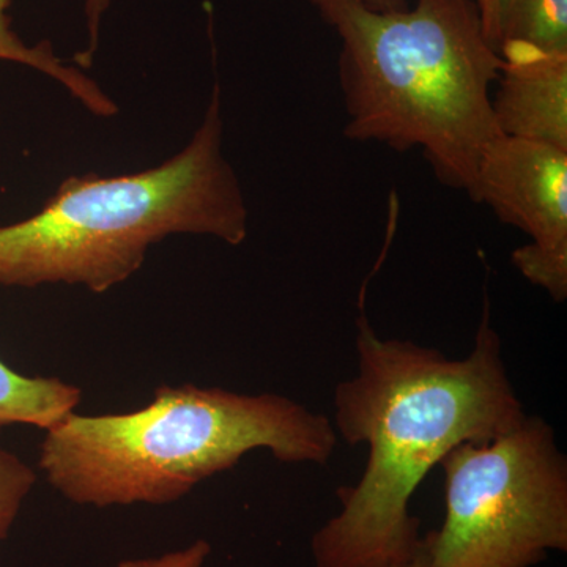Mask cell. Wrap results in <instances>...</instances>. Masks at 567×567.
<instances>
[{
  "mask_svg": "<svg viewBox=\"0 0 567 567\" xmlns=\"http://www.w3.org/2000/svg\"><path fill=\"white\" fill-rule=\"evenodd\" d=\"M358 369L334 391V431L369 447L360 483L312 536L316 567H391L423 546L410 499L429 470L462 443H486L527 417L506 374L488 301L465 360L357 322Z\"/></svg>",
  "mask_w": 567,
  "mask_h": 567,
  "instance_id": "obj_1",
  "label": "cell"
},
{
  "mask_svg": "<svg viewBox=\"0 0 567 567\" xmlns=\"http://www.w3.org/2000/svg\"><path fill=\"white\" fill-rule=\"evenodd\" d=\"M308 2L341 40L347 140L421 148L436 181L470 197L484 148L502 134L491 89L503 61L475 0H415L399 11Z\"/></svg>",
  "mask_w": 567,
  "mask_h": 567,
  "instance_id": "obj_2",
  "label": "cell"
},
{
  "mask_svg": "<svg viewBox=\"0 0 567 567\" xmlns=\"http://www.w3.org/2000/svg\"><path fill=\"white\" fill-rule=\"evenodd\" d=\"M336 445L327 416L282 395L164 385L136 412L71 413L47 431L39 468L74 505L162 506L233 470L249 451L323 465Z\"/></svg>",
  "mask_w": 567,
  "mask_h": 567,
  "instance_id": "obj_3",
  "label": "cell"
},
{
  "mask_svg": "<svg viewBox=\"0 0 567 567\" xmlns=\"http://www.w3.org/2000/svg\"><path fill=\"white\" fill-rule=\"evenodd\" d=\"M221 89L203 125L173 158L144 173L73 175L24 221L0 227V286H84L104 293L169 235L248 237V207L223 152Z\"/></svg>",
  "mask_w": 567,
  "mask_h": 567,
  "instance_id": "obj_4",
  "label": "cell"
},
{
  "mask_svg": "<svg viewBox=\"0 0 567 567\" xmlns=\"http://www.w3.org/2000/svg\"><path fill=\"white\" fill-rule=\"evenodd\" d=\"M445 520L423 537L432 567H532L567 550V462L539 416L442 458Z\"/></svg>",
  "mask_w": 567,
  "mask_h": 567,
  "instance_id": "obj_5",
  "label": "cell"
},
{
  "mask_svg": "<svg viewBox=\"0 0 567 567\" xmlns=\"http://www.w3.org/2000/svg\"><path fill=\"white\" fill-rule=\"evenodd\" d=\"M470 199L532 244L513 252L514 267L554 301L567 298V152L499 134L484 148Z\"/></svg>",
  "mask_w": 567,
  "mask_h": 567,
  "instance_id": "obj_6",
  "label": "cell"
},
{
  "mask_svg": "<svg viewBox=\"0 0 567 567\" xmlns=\"http://www.w3.org/2000/svg\"><path fill=\"white\" fill-rule=\"evenodd\" d=\"M492 111L499 133L567 152V54L503 43Z\"/></svg>",
  "mask_w": 567,
  "mask_h": 567,
  "instance_id": "obj_7",
  "label": "cell"
},
{
  "mask_svg": "<svg viewBox=\"0 0 567 567\" xmlns=\"http://www.w3.org/2000/svg\"><path fill=\"white\" fill-rule=\"evenodd\" d=\"M81 388L55 377L18 374L0 360V425L28 424L50 431L81 404Z\"/></svg>",
  "mask_w": 567,
  "mask_h": 567,
  "instance_id": "obj_8",
  "label": "cell"
},
{
  "mask_svg": "<svg viewBox=\"0 0 567 567\" xmlns=\"http://www.w3.org/2000/svg\"><path fill=\"white\" fill-rule=\"evenodd\" d=\"M503 43L567 54V0H499L498 50Z\"/></svg>",
  "mask_w": 567,
  "mask_h": 567,
  "instance_id": "obj_9",
  "label": "cell"
},
{
  "mask_svg": "<svg viewBox=\"0 0 567 567\" xmlns=\"http://www.w3.org/2000/svg\"><path fill=\"white\" fill-rule=\"evenodd\" d=\"M11 0H0V59L24 63L43 71L48 76L54 78L65 85L74 96H80L87 91L89 78L73 66L63 65L62 61L55 58L50 47L39 44L35 48L25 47L24 43L9 28V10Z\"/></svg>",
  "mask_w": 567,
  "mask_h": 567,
  "instance_id": "obj_10",
  "label": "cell"
},
{
  "mask_svg": "<svg viewBox=\"0 0 567 567\" xmlns=\"http://www.w3.org/2000/svg\"><path fill=\"white\" fill-rule=\"evenodd\" d=\"M35 483V470L0 445V543L9 537L22 503L31 494Z\"/></svg>",
  "mask_w": 567,
  "mask_h": 567,
  "instance_id": "obj_11",
  "label": "cell"
},
{
  "mask_svg": "<svg viewBox=\"0 0 567 567\" xmlns=\"http://www.w3.org/2000/svg\"><path fill=\"white\" fill-rule=\"evenodd\" d=\"M210 554V543L199 539L162 557L122 559L117 567H204Z\"/></svg>",
  "mask_w": 567,
  "mask_h": 567,
  "instance_id": "obj_12",
  "label": "cell"
},
{
  "mask_svg": "<svg viewBox=\"0 0 567 567\" xmlns=\"http://www.w3.org/2000/svg\"><path fill=\"white\" fill-rule=\"evenodd\" d=\"M111 0H85V20H87L89 44L87 50L78 55L76 61L82 66H91L93 54L99 48L100 28L104 13L110 9Z\"/></svg>",
  "mask_w": 567,
  "mask_h": 567,
  "instance_id": "obj_13",
  "label": "cell"
},
{
  "mask_svg": "<svg viewBox=\"0 0 567 567\" xmlns=\"http://www.w3.org/2000/svg\"><path fill=\"white\" fill-rule=\"evenodd\" d=\"M483 21L484 35L491 47L498 52V9L499 0H475Z\"/></svg>",
  "mask_w": 567,
  "mask_h": 567,
  "instance_id": "obj_14",
  "label": "cell"
},
{
  "mask_svg": "<svg viewBox=\"0 0 567 567\" xmlns=\"http://www.w3.org/2000/svg\"><path fill=\"white\" fill-rule=\"evenodd\" d=\"M363 6L374 11H399L409 9L406 0H360Z\"/></svg>",
  "mask_w": 567,
  "mask_h": 567,
  "instance_id": "obj_15",
  "label": "cell"
},
{
  "mask_svg": "<svg viewBox=\"0 0 567 567\" xmlns=\"http://www.w3.org/2000/svg\"><path fill=\"white\" fill-rule=\"evenodd\" d=\"M391 567H432L431 559H429L427 550H425L424 540L420 551L415 557L410 558L409 561L401 563V565H394Z\"/></svg>",
  "mask_w": 567,
  "mask_h": 567,
  "instance_id": "obj_16",
  "label": "cell"
}]
</instances>
